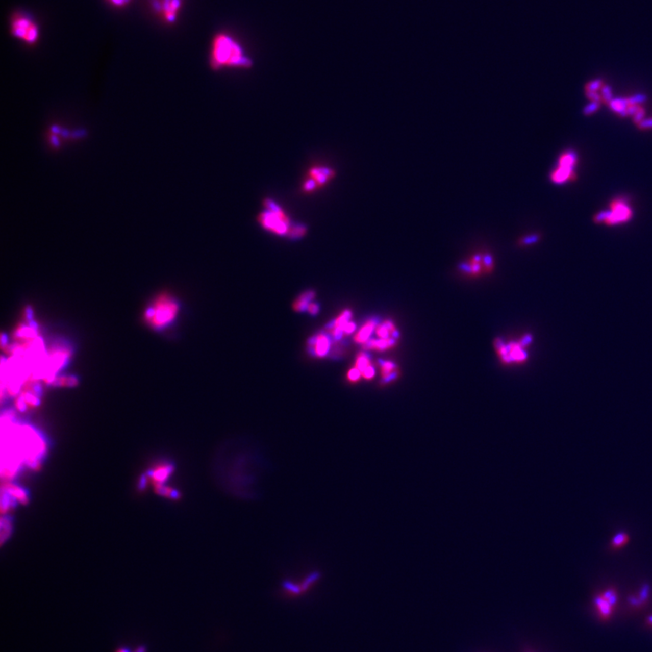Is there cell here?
I'll return each instance as SVG.
<instances>
[{"label":"cell","mask_w":652,"mask_h":652,"mask_svg":"<svg viewBox=\"0 0 652 652\" xmlns=\"http://www.w3.org/2000/svg\"><path fill=\"white\" fill-rule=\"evenodd\" d=\"M147 650H148L147 646L142 644L138 646L137 648H135L134 649H132L129 647H126V646H121V647L117 648L114 652H147Z\"/></svg>","instance_id":"603a6c76"},{"label":"cell","mask_w":652,"mask_h":652,"mask_svg":"<svg viewBox=\"0 0 652 652\" xmlns=\"http://www.w3.org/2000/svg\"><path fill=\"white\" fill-rule=\"evenodd\" d=\"M172 471H173V467L171 465H165L149 471V475L151 479H153L155 485H163L166 480L169 479Z\"/></svg>","instance_id":"5bb4252c"},{"label":"cell","mask_w":652,"mask_h":652,"mask_svg":"<svg viewBox=\"0 0 652 652\" xmlns=\"http://www.w3.org/2000/svg\"><path fill=\"white\" fill-rule=\"evenodd\" d=\"M10 29L13 36L27 44H35L39 36V30L36 22L24 12H16L13 15Z\"/></svg>","instance_id":"5b68a950"},{"label":"cell","mask_w":652,"mask_h":652,"mask_svg":"<svg viewBox=\"0 0 652 652\" xmlns=\"http://www.w3.org/2000/svg\"><path fill=\"white\" fill-rule=\"evenodd\" d=\"M377 325V322L375 320H369L368 322H365L362 328L357 332V334H355V342L364 344L370 340V336L373 332H375V328Z\"/></svg>","instance_id":"9a60e30c"},{"label":"cell","mask_w":652,"mask_h":652,"mask_svg":"<svg viewBox=\"0 0 652 652\" xmlns=\"http://www.w3.org/2000/svg\"><path fill=\"white\" fill-rule=\"evenodd\" d=\"M529 341L530 339L528 338L523 340L521 343L510 342L508 344H504L503 342H499L498 344L495 345V347L497 349L500 358L502 359L504 362H523L526 359V354L523 350V347L525 344V342H528Z\"/></svg>","instance_id":"9c48e42d"},{"label":"cell","mask_w":652,"mask_h":652,"mask_svg":"<svg viewBox=\"0 0 652 652\" xmlns=\"http://www.w3.org/2000/svg\"><path fill=\"white\" fill-rule=\"evenodd\" d=\"M309 348L313 355L317 357H323L328 355L331 349V340L325 334H319L312 339Z\"/></svg>","instance_id":"7c38bea8"},{"label":"cell","mask_w":652,"mask_h":652,"mask_svg":"<svg viewBox=\"0 0 652 652\" xmlns=\"http://www.w3.org/2000/svg\"><path fill=\"white\" fill-rule=\"evenodd\" d=\"M617 603V592L614 589H609L595 598V607L600 617L608 618L612 614Z\"/></svg>","instance_id":"8fae6325"},{"label":"cell","mask_w":652,"mask_h":652,"mask_svg":"<svg viewBox=\"0 0 652 652\" xmlns=\"http://www.w3.org/2000/svg\"><path fill=\"white\" fill-rule=\"evenodd\" d=\"M353 314L350 310H345L339 315L328 327V333L335 339L342 338L345 334L355 333L356 324L352 322Z\"/></svg>","instance_id":"30bf717a"},{"label":"cell","mask_w":652,"mask_h":652,"mask_svg":"<svg viewBox=\"0 0 652 652\" xmlns=\"http://www.w3.org/2000/svg\"><path fill=\"white\" fill-rule=\"evenodd\" d=\"M361 377H362V374H361L360 370H359L357 368H355V367L352 368V369L348 371V374H347V378H348L349 382H350V383H356V382H358L359 380L361 379Z\"/></svg>","instance_id":"cb8c5ba5"},{"label":"cell","mask_w":652,"mask_h":652,"mask_svg":"<svg viewBox=\"0 0 652 652\" xmlns=\"http://www.w3.org/2000/svg\"><path fill=\"white\" fill-rule=\"evenodd\" d=\"M145 485H146V478L142 477L141 479V482H140V485H139V486H140V488H141V489L144 488Z\"/></svg>","instance_id":"4316f807"},{"label":"cell","mask_w":652,"mask_h":652,"mask_svg":"<svg viewBox=\"0 0 652 652\" xmlns=\"http://www.w3.org/2000/svg\"><path fill=\"white\" fill-rule=\"evenodd\" d=\"M11 529H12V526H11V523H10V521H9L8 518H7V520H5V518H2V523H1V536H3L5 534V532H6V535H5L4 538L2 539V543L4 542L5 538H7V537L10 535V533H11Z\"/></svg>","instance_id":"7402d4cb"},{"label":"cell","mask_w":652,"mask_h":652,"mask_svg":"<svg viewBox=\"0 0 652 652\" xmlns=\"http://www.w3.org/2000/svg\"><path fill=\"white\" fill-rule=\"evenodd\" d=\"M306 311H307L308 313H310L311 314L314 315V314H317L319 312L318 305H317V304H315V303L312 302L310 305H309V306L307 307V310Z\"/></svg>","instance_id":"484cf974"},{"label":"cell","mask_w":652,"mask_h":652,"mask_svg":"<svg viewBox=\"0 0 652 652\" xmlns=\"http://www.w3.org/2000/svg\"><path fill=\"white\" fill-rule=\"evenodd\" d=\"M258 220L264 230L279 237L297 239L303 238L307 231L306 225L292 221L282 206L269 197L263 202V210L258 214Z\"/></svg>","instance_id":"3957f363"},{"label":"cell","mask_w":652,"mask_h":652,"mask_svg":"<svg viewBox=\"0 0 652 652\" xmlns=\"http://www.w3.org/2000/svg\"><path fill=\"white\" fill-rule=\"evenodd\" d=\"M179 305L169 294H161L145 312V320L153 329H162L173 322Z\"/></svg>","instance_id":"277c9868"},{"label":"cell","mask_w":652,"mask_h":652,"mask_svg":"<svg viewBox=\"0 0 652 652\" xmlns=\"http://www.w3.org/2000/svg\"><path fill=\"white\" fill-rule=\"evenodd\" d=\"M2 489L8 493V495L12 496L13 499L16 501V503L27 504L29 502V495L28 493L24 491L22 487L13 485V484L7 483L2 487Z\"/></svg>","instance_id":"2e32d148"},{"label":"cell","mask_w":652,"mask_h":652,"mask_svg":"<svg viewBox=\"0 0 652 652\" xmlns=\"http://www.w3.org/2000/svg\"><path fill=\"white\" fill-rule=\"evenodd\" d=\"M181 7V0H162L161 10L166 20L173 22Z\"/></svg>","instance_id":"4fadbf2b"},{"label":"cell","mask_w":652,"mask_h":652,"mask_svg":"<svg viewBox=\"0 0 652 652\" xmlns=\"http://www.w3.org/2000/svg\"><path fill=\"white\" fill-rule=\"evenodd\" d=\"M336 176L335 169L328 166L317 165L311 167L307 170L305 181H303L302 191L305 194L314 193L319 189L324 188Z\"/></svg>","instance_id":"8992f818"},{"label":"cell","mask_w":652,"mask_h":652,"mask_svg":"<svg viewBox=\"0 0 652 652\" xmlns=\"http://www.w3.org/2000/svg\"><path fill=\"white\" fill-rule=\"evenodd\" d=\"M610 211H604L596 215L597 223H604L607 225H618L629 221L632 218V209L627 202L621 198H615L610 204Z\"/></svg>","instance_id":"52a82bcc"},{"label":"cell","mask_w":652,"mask_h":652,"mask_svg":"<svg viewBox=\"0 0 652 652\" xmlns=\"http://www.w3.org/2000/svg\"><path fill=\"white\" fill-rule=\"evenodd\" d=\"M381 370H382V378L384 383L392 382L394 379L398 377V367L392 362H382Z\"/></svg>","instance_id":"e0dca14e"},{"label":"cell","mask_w":652,"mask_h":652,"mask_svg":"<svg viewBox=\"0 0 652 652\" xmlns=\"http://www.w3.org/2000/svg\"><path fill=\"white\" fill-rule=\"evenodd\" d=\"M629 536L625 533H620L614 536L612 541V546L615 549L622 547L625 543H628Z\"/></svg>","instance_id":"ffe728a7"},{"label":"cell","mask_w":652,"mask_h":652,"mask_svg":"<svg viewBox=\"0 0 652 652\" xmlns=\"http://www.w3.org/2000/svg\"><path fill=\"white\" fill-rule=\"evenodd\" d=\"M355 367L360 370L362 377L363 372H365L367 370H369L370 368L372 367L369 355H366V354H360L357 356V358H356Z\"/></svg>","instance_id":"d6986e66"},{"label":"cell","mask_w":652,"mask_h":652,"mask_svg":"<svg viewBox=\"0 0 652 652\" xmlns=\"http://www.w3.org/2000/svg\"><path fill=\"white\" fill-rule=\"evenodd\" d=\"M2 477L12 479L23 465L40 466L46 452L44 439L36 429L15 422L13 412L2 417Z\"/></svg>","instance_id":"6da1fadb"},{"label":"cell","mask_w":652,"mask_h":652,"mask_svg":"<svg viewBox=\"0 0 652 652\" xmlns=\"http://www.w3.org/2000/svg\"><path fill=\"white\" fill-rule=\"evenodd\" d=\"M314 298V293L313 291H306L305 293H303L301 295L298 296L297 299L294 303V310L297 312L307 310V307L309 306L311 303L313 302Z\"/></svg>","instance_id":"ac0fdd59"},{"label":"cell","mask_w":652,"mask_h":652,"mask_svg":"<svg viewBox=\"0 0 652 652\" xmlns=\"http://www.w3.org/2000/svg\"><path fill=\"white\" fill-rule=\"evenodd\" d=\"M109 4L112 5L113 7L116 8H123L126 5L129 4L131 0H106Z\"/></svg>","instance_id":"d4e9b609"},{"label":"cell","mask_w":652,"mask_h":652,"mask_svg":"<svg viewBox=\"0 0 652 652\" xmlns=\"http://www.w3.org/2000/svg\"><path fill=\"white\" fill-rule=\"evenodd\" d=\"M210 63L212 68L248 69L253 65L241 44L227 33H219L210 45Z\"/></svg>","instance_id":"7a4b0ae2"},{"label":"cell","mask_w":652,"mask_h":652,"mask_svg":"<svg viewBox=\"0 0 652 652\" xmlns=\"http://www.w3.org/2000/svg\"><path fill=\"white\" fill-rule=\"evenodd\" d=\"M319 580H320V573L318 572H313L309 575L306 576L303 581H300L298 583L292 582V581H285L281 584L283 595L289 599L298 598L300 596L304 595L305 593L314 587Z\"/></svg>","instance_id":"ba28073f"},{"label":"cell","mask_w":652,"mask_h":652,"mask_svg":"<svg viewBox=\"0 0 652 652\" xmlns=\"http://www.w3.org/2000/svg\"><path fill=\"white\" fill-rule=\"evenodd\" d=\"M648 593H649V588H648V586L646 585V586H644L643 589L641 590L639 599H638V598H633V597H632V598L630 599V603H632V604H633V605H638V606H639L640 604L644 603L646 599H647V597L648 596Z\"/></svg>","instance_id":"44dd1931"}]
</instances>
